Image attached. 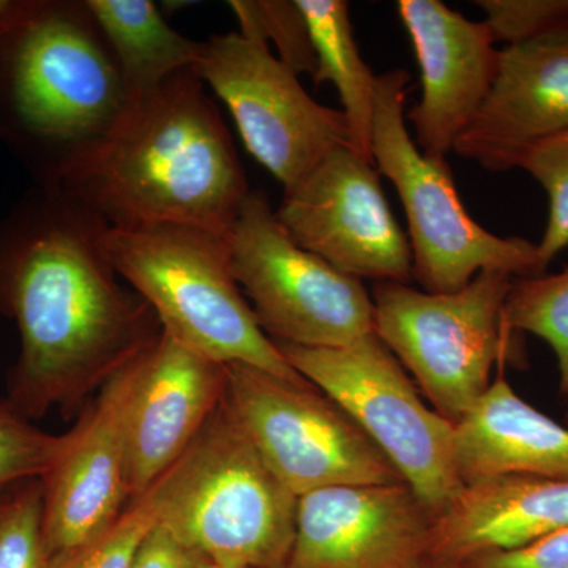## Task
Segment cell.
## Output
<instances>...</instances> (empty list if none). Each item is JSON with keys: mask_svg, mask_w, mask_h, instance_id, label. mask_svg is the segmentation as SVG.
Here are the masks:
<instances>
[{"mask_svg": "<svg viewBox=\"0 0 568 568\" xmlns=\"http://www.w3.org/2000/svg\"><path fill=\"white\" fill-rule=\"evenodd\" d=\"M108 224L61 186L33 185L0 222V313L20 334L7 405L69 407L162 334L104 252Z\"/></svg>", "mask_w": 568, "mask_h": 568, "instance_id": "obj_1", "label": "cell"}, {"mask_svg": "<svg viewBox=\"0 0 568 568\" xmlns=\"http://www.w3.org/2000/svg\"><path fill=\"white\" fill-rule=\"evenodd\" d=\"M110 227L174 224L227 234L252 192L196 69L126 99L58 185Z\"/></svg>", "mask_w": 568, "mask_h": 568, "instance_id": "obj_2", "label": "cell"}, {"mask_svg": "<svg viewBox=\"0 0 568 568\" xmlns=\"http://www.w3.org/2000/svg\"><path fill=\"white\" fill-rule=\"evenodd\" d=\"M125 102L88 0H9L0 11V142L36 185H58Z\"/></svg>", "mask_w": 568, "mask_h": 568, "instance_id": "obj_3", "label": "cell"}, {"mask_svg": "<svg viewBox=\"0 0 568 568\" xmlns=\"http://www.w3.org/2000/svg\"><path fill=\"white\" fill-rule=\"evenodd\" d=\"M149 491L159 523L216 566L278 568L293 547L297 496L267 466L226 402Z\"/></svg>", "mask_w": 568, "mask_h": 568, "instance_id": "obj_4", "label": "cell"}, {"mask_svg": "<svg viewBox=\"0 0 568 568\" xmlns=\"http://www.w3.org/2000/svg\"><path fill=\"white\" fill-rule=\"evenodd\" d=\"M103 244L123 282L183 345L222 365L308 383L257 323L235 280L226 234L174 224L108 226Z\"/></svg>", "mask_w": 568, "mask_h": 568, "instance_id": "obj_5", "label": "cell"}, {"mask_svg": "<svg viewBox=\"0 0 568 568\" xmlns=\"http://www.w3.org/2000/svg\"><path fill=\"white\" fill-rule=\"evenodd\" d=\"M409 81L405 70L377 77L372 156L405 209L413 278L428 293H452L480 272L514 278L544 274L537 244L485 230L463 204L447 160L429 159L418 149L406 125Z\"/></svg>", "mask_w": 568, "mask_h": 568, "instance_id": "obj_6", "label": "cell"}, {"mask_svg": "<svg viewBox=\"0 0 568 568\" xmlns=\"http://www.w3.org/2000/svg\"><path fill=\"white\" fill-rule=\"evenodd\" d=\"M514 276L480 272L452 293L409 283H375V334L413 375L433 409L457 424L515 351L504 323Z\"/></svg>", "mask_w": 568, "mask_h": 568, "instance_id": "obj_7", "label": "cell"}, {"mask_svg": "<svg viewBox=\"0 0 568 568\" xmlns=\"http://www.w3.org/2000/svg\"><path fill=\"white\" fill-rule=\"evenodd\" d=\"M275 345L361 426L433 518L457 499L465 485L455 463V425L422 399L379 336L339 347Z\"/></svg>", "mask_w": 568, "mask_h": 568, "instance_id": "obj_8", "label": "cell"}, {"mask_svg": "<svg viewBox=\"0 0 568 568\" xmlns=\"http://www.w3.org/2000/svg\"><path fill=\"white\" fill-rule=\"evenodd\" d=\"M226 237L235 280L272 342L339 347L375 334L364 282L295 244L260 190L245 197Z\"/></svg>", "mask_w": 568, "mask_h": 568, "instance_id": "obj_9", "label": "cell"}, {"mask_svg": "<svg viewBox=\"0 0 568 568\" xmlns=\"http://www.w3.org/2000/svg\"><path fill=\"white\" fill-rule=\"evenodd\" d=\"M226 402L261 457L294 496L342 485L405 481L361 426L310 383L231 364Z\"/></svg>", "mask_w": 568, "mask_h": 568, "instance_id": "obj_10", "label": "cell"}, {"mask_svg": "<svg viewBox=\"0 0 568 568\" xmlns=\"http://www.w3.org/2000/svg\"><path fill=\"white\" fill-rule=\"evenodd\" d=\"M196 71L226 104L246 151L283 190L297 185L335 149L351 148L342 110L317 103L261 41L239 32L211 36Z\"/></svg>", "mask_w": 568, "mask_h": 568, "instance_id": "obj_11", "label": "cell"}, {"mask_svg": "<svg viewBox=\"0 0 568 568\" xmlns=\"http://www.w3.org/2000/svg\"><path fill=\"white\" fill-rule=\"evenodd\" d=\"M373 164L351 148L335 149L284 190L275 216L295 244L343 274L362 282L409 283V241Z\"/></svg>", "mask_w": 568, "mask_h": 568, "instance_id": "obj_12", "label": "cell"}, {"mask_svg": "<svg viewBox=\"0 0 568 568\" xmlns=\"http://www.w3.org/2000/svg\"><path fill=\"white\" fill-rule=\"evenodd\" d=\"M141 355L103 384L97 402L71 429L70 446L41 477L51 568L88 548L125 511V424Z\"/></svg>", "mask_w": 568, "mask_h": 568, "instance_id": "obj_13", "label": "cell"}, {"mask_svg": "<svg viewBox=\"0 0 568 568\" xmlns=\"http://www.w3.org/2000/svg\"><path fill=\"white\" fill-rule=\"evenodd\" d=\"M433 517L403 484L342 485L297 497L287 568H413Z\"/></svg>", "mask_w": 568, "mask_h": 568, "instance_id": "obj_14", "label": "cell"}, {"mask_svg": "<svg viewBox=\"0 0 568 568\" xmlns=\"http://www.w3.org/2000/svg\"><path fill=\"white\" fill-rule=\"evenodd\" d=\"M396 11L422 80L420 102L406 122L424 155L446 160L491 92L500 50L487 22L467 20L440 0H399Z\"/></svg>", "mask_w": 568, "mask_h": 568, "instance_id": "obj_15", "label": "cell"}, {"mask_svg": "<svg viewBox=\"0 0 568 568\" xmlns=\"http://www.w3.org/2000/svg\"><path fill=\"white\" fill-rule=\"evenodd\" d=\"M226 395V365L162 331L141 355L126 413V489L144 496L192 447Z\"/></svg>", "mask_w": 568, "mask_h": 568, "instance_id": "obj_16", "label": "cell"}, {"mask_svg": "<svg viewBox=\"0 0 568 568\" xmlns=\"http://www.w3.org/2000/svg\"><path fill=\"white\" fill-rule=\"evenodd\" d=\"M568 130V26L508 44L476 118L454 152L491 173L517 170L530 145Z\"/></svg>", "mask_w": 568, "mask_h": 568, "instance_id": "obj_17", "label": "cell"}, {"mask_svg": "<svg viewBox=\"0 0 568 568\" xmlns=\"http://www.w3.org/2000/svg\"><path fill=\"white\" fill-rule=\"evenodd\" d=\"M568 528V478L508 476L466 485L433 518L426 559L455 566Z\"/></svg>", "mask_w": 568, "mask_h": 568, "instance_id": "obj_18", "label": "cell"}, {"mask_svg": "<svg viewBox=\"0 0 568 568\" xmlns=\"http://www.w3.org/2000/svg\"><path fill=\"white\" fill-rule=\"evenodd\" d=\"M504 366L476 405L455 424V463L463 485L489 478H568V425L530 406Z\"/></svg>", "mask_w": 568, "mask_h": 568, "instance_id": "obj_19", "label": "cell"}, {"mask_svg": "<svg viewBox=\"0 0 568 568\" xmlns=\"http://www.w3.org/2000/svg\"><path fill=\"white\" fill-rule=\"evenodd\" d=\"M88 6L118 62L126 99L196 69L203 58L204 41L171 28L151 0H88Z\"/></svg>", "mask_w": 568, "mask_h": 568, "instance_id": "obj_20", "label": "cell"}, {"mask_svg": "<svg viewBox=\"0 0 568 568\" xmlns=\"http://www.w3.org/2000/svg\"><path fill=\"white\" fill-rule=\"evenodd\" d=\"M316 55V85H334L349 129L351 149L373 162L376 80L362 58L345 0H297Z\"/></svg>", "mask_w": 568, "mask_h": 568, "instance_id": "obj_21", "label": "cell"}, {"mask_svg": "<svg viewBox=\"0 0 568 568\" xmlns=\"http://www.w3.org/2000/svg\"><path fill=\"white\" fill-rule=\"evenodd\" d=\"M504 323L515 334L547 343L558 364L559 390L568 395V265L556 274L515 278Z\"/></svg>", "mask_w": 568, "mask_h": 568, "instance_id": "obj_22", "label": "cell"}, {"mask_svg": "<svg viewBox=\"0 0 568 568\" xmlns=\"http://www.w3.org/2000/svg\"><path fill=\"white\" fill-rule=\"evenodd\" d=\"M230 9L237 18L245 39L268 41L278 50V61L295 74L315 77L316 55L304 13L297 0H231Z\"/></svg>", "mask_w": 568, "mask_h": 568, "instance_id": "obj_23", "label": "cell"}, {"mask_svg": "<svg viewBox=\"0 0 568 568\" xmlns=\"http://www.w3.org/2000/svg\"><path fill=\"white\" fill-rule=\"evenodd\" d=\"M0 568H51L41 477L0 488Z\"/></svg>", "mask_w": 568, "mask_h": 568, "instance_id": "obj_24", "label": "cell"}, {"mask_svg": "<svg viewBox=\"0 0 568 568\" xmlns=\"http://www.w3.org/2000/svg\"><path fill=\"white\" fill-rule=\"evenodd\" d=\"M517 170L528 173L548 196V222L538 242L541 271L568 246V130L538 141L519 156Z\"/></svg>", "mask_w": 568, "mask_h": 568, "instance_id": "obj_25", "label": "cell"}, {"mask_svg": "<svg viewBox=\"0 0 568 568\" xmlns=\"http://www.w3.org/2000/svg\"><path fill=\"white\" fill-rule=\"evenodd\" d=\"M71 443V432L50 435L29 418L0 403V488L26 478L43 477Z\"/></svg>", "mask_w": 568, "mask_h": 568, "instance_id": "obj_26", "label": "cell"}, {"mask_svg": "<svg viewBox=\"0 0 568 568\" xmlns=\"http://www.w3.org/2000/svg\"><path fill=\"white\" fill-rule=\"evenodd\" d=\"M159 521L151 491L125 508L106 532L58 568H132L142 540Z\"/></svg>", "mask_w": 568, "mask_h": 568, "instance_id": "obj_27", "label": "cell"}, {"mask_svg": "<svg viewBox=\"0 0 568 568\" xmlns=\"http://www.w3.org/2000/svg\"><path fill=\"white\" fill-rule=\"evenodd\" d=\"M496 43L515 44L568 26V0H477Z\"/></svg>", "mask_w": 568, "mask_h": 568, "instance_id": "obj_28", "label": "cell"}, {"mask_svg": "<svg viewBox=\"0 0 568 568\" xmlns=\"http://www.w3.org/2000/svg\"><path fill=\"white\" fill-rule=\"evenodd\" d=\"M450 568H568V528L510 551L489 552Z\"/></svg>", "mask_w": 568, "mask_h": 568, "instance_id": "obj_29", "label": "cell"}, {"mask_svg": "<svg viewBox=\"0 0 568 568\" xmlns=\"http://www.w3.org/2000/svg\"><path fill=\"white\" fill-rule=\"evenodd\" d=\"M200 556L159 521L138 549L132 568H200Z\"/></svg>", "mask_w": 568, "mask_h": 568, "instance_id": "obj_30", "label": "cell"}, {"mask_svg": "<svg viewBox=\"0 0 568 568\" xmlns=\"http://www.w3.org/2000/svg\"><path fill=\"white\" fill-rule=\"evenodd\" d=\"M413 568H450L448 566H444V564H437L435 560L422 559L420 562L416 564Z\"/></svg>", "mask_w": 568, "mask_h": 568, "instance_id": "obj_31", "label": "cell"}, {"mask_svg": "<svg viewBox=\"0 0 568 568\" xmlns=\"http://www.w3.org/2000/svg\"><path fill=\"white\" fill-rule=\"evenodd\" d=\"M7 3H9V0H0V11H2L3 9H6Z\"/></svg>", "mask_w": 568, "mask_h": 568, "instance_id": "obj_32", "label": "cell"}, {"mask_svg": "<svg viewBox=\"0 0 568 568\" xmlns=\"http://www.w3.org/2000/svg\"><path fill=\"white\" fill-rule=\"evenodd\" d=\"M204 568H237V567L216 566V564H211V566L204 567Z\"/></svg>", "mask_w": 568, "mask_h": 568, "instance_id": "obj_33", "label": "cell"}, {"mask_svg": "<svg viewBox=\"0 0 568 568\" xmlns=\"http://www.w3.org/2000/svg\"><path fill=\"white\" fill-rule=\"evenodd\" d=\"M566 420H567V425H568V414H567Z\"/></svg>", "mask_w": 568, "mask_h": 568, "instance_id": "obj_34", "label": "cell"}]
</instances>
